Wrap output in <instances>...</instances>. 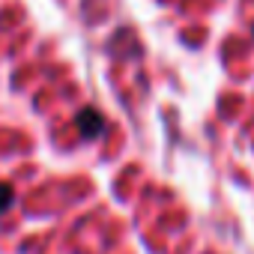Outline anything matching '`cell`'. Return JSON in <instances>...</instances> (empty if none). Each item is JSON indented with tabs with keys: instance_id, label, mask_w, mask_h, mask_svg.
<instances>
[{
	"instance_id": "2",
	"label": "cell",
	"mask_w": 254,
	"mask_h": 254,
	"mask_svg": "<svg viewBox=\"0 0 254 254\" xmlns=\"http://www.w3.org/2000/svg\"><path fill=\"white\" fill-rule=\"evenodd\" d=\"M12 203H15V191H12V186L0 183V215H6V212L12 209Z\"/></svg>"
},
{
	"instance_id": "1",
	"label": "cell",
	"mask_w": 254,
	"mask_h": 254,
	"mask_svg": "<svg viewBox=\"0 0 254 254\" xmlns=\"http://www.w3.org/2000/svg\"><path fill=\"white\" fill-rule=\"evenodd\" d=\"M75 126H78V135L84 141H96L102 132H105V117L93 108H84L78 117H75Z\"/></svg>"
}]
</instances>
